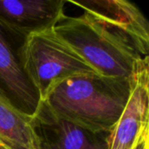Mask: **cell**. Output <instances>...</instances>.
<instances>
[{
  "mask_svg": "<svg viewBox=\"0 0 149 149\" xmlns=\"http://www.w3.org/2000/svg\"><path fill=\"white\" fill-rule=\"evenodd\" d=\"M94 71L107 77L130 78L143 57L125 38L93 16H65L53 28Z\"/></svg>",
  "mask_w": 149,
  "mask_h": 149,
  "instance_id": "2",
  "label": "cell"
},
{
  "mask_svg": "<svg viewBox=\"0 0 149 149\" xmlns=\"http://www.w3.org/2000/svg\"><path fill=\"white\" fill-rule=\"evenodd\" d=\"M25 38L0 21V95L22 113L33 116L41 98L24 69Z\"/></svg>",
  "mask_w": 149,
  "mask_h": 149,
  "instance_id": "4",
  "label": "cell"
},
{
  "mask_svg": "<svg viewBox=\"0 0 149 149\" xmlns=\"http://www.w3.org/2000/svg\"><path fill=\"white\" fill-rule=\"evenodd\" d=\"M131 149H149V125L141 131Z\"/></svg>",
  "mask_w": 149,
  "mask_h": 149,
  "instance_id": "10",
  "label": "cell"
},
{
  "mask_svg": "<svg viewBox=\"0 0 149 149\" xmlns=\"http://www.w3.org/2000/svg\"><path fill=\"white\" fill-rule=\"evenodd\" d=\"M70 3L129 42L143 57L149 52V24L141 10L125 0H86Z\"/></svg>",
  "mask_w": 149,
  "mask_h": 149,
  "instance_id": "5",
  "label": "cell"
},
{
  "mask_svg": "<svg viewBox=\"0 0 149 149\" xmlns=\"http://www.w3.org/2000/svg\"><path fill=\"white\" fill-rule=\"evenodd\" d=\"M65 0H0V21L18 34L53 29L65 16Z\"/></svg>",
  "mask_w": 149,
  "mask_h": 149,
  "instance_id": "8",
  "label": "cell"
},
{
  "mask_svg": "<svg viewBox=\"0 0 149 149\" xmlns=\"http://www.w3.org/2000/svg\"><path fill=\"white\" fill-rule=\"evenodd\" d=\"M0 149H39L33 116L22 113L1 95Z\"/></svg>",
  "mask_w": 149,
  "mask_h": 149,
  "instance_id": "9",
  "label": "cell"
},
{
  "mask_svg": "<svg viewBox=\"0 0 149 149\" xmlns=\"http://www.w3.org/2000/svg\"><path fill=\"white\" fill-rule=\"evenodd\" d=\"M33 125L39 149H108L109 133H93L62 120L42 101Z\"/></svg>",
  "mask_w": 149,
  "mask_h": 149,
  "instance_id": "7",
  "label": "cell"
},
{
  "mask_svg": "<svg viewBox=\"0 0 149 149\" xmlns=\"http://www.w3.org/2000/svg\"><path fill=\"white\" fill-rule=\"evenodd\" d=\"M149 125L148 56L131 75V93L118 121L109 133L108 149H131L141 131Z\"/></svg>",
  "mask_w": 149,
  "mask_h": 149,
  "instance_id": "6",
  "label": "cell"
},
{
  "mask_svg": "<svg viewBox=\"0 0 149 149\" xmlns=\"http://www.w3.org/2000/svg\"><path fill=\"white\" fill-rule=\"evenodd\" d=\"M22 61L41 101L56 83L76 74L96 72L53 29L31 34L25 38Z\"/></svg>",
  "mask_w": 149,
  "mask_h": 149,
  "instance_id": "3",
  "label": "cell"
},
{
  "mask_svg": "<svg viewBox=\"0 0 149 149\" xmlns=\"http://www.w3.org/2000/svg\"><path fill=\"white\" fill-rule=\"evenodd\" d=\"M131 93L130 78L79 73L56 83L42 102L57 117L93 133H110Z\"/></svg>",
  "mask_w": 149,
  "mask_h": 149,
  "instance_id": "1",
  "label": "cell"
}]
</instances>
